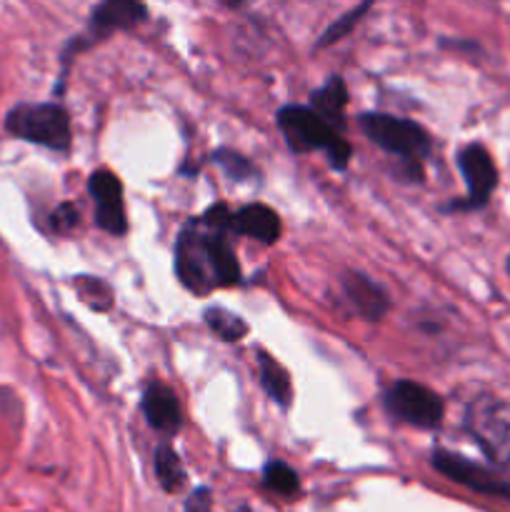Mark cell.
Wrapping results in <instances>:
<instances>
[{"label":"cell","mask_w":510,"mask_h":512,"mask_svg":"<svg viewBox=\"0 0 510 512\" xmlns=\"http://www.w3.org/2000/svg\"><path fill=\"white\" fill-rule=\"evenodd\" d=\"M275 120H278V128L290 150L295 153L323 150L335 170L348 168L350 155H353L350 143L340 135V130L325 123L310 105H285L278 110Z\"/></svg>","instance_id":"1"},{"label":"cell","mask_w":510,"mask_h":512,"mask_svg":"<svg viewBox=\"0 0 510 512\" xmlns=\"http://www.w3.org/2000/svg\"><path fill=\"white\" fill-rule=\"evenodd\" d=\"M360 130L373 140L385 153L395 155L413 168V175L420 180V165L433 150V140L425 133L423 125L408 118H395L388 113H363L360 115Z\"/></svg>","instance_id":"2"},{"label":"cell","mask_w":510,"mask_h":512,"mask_svg":"<svg viewBox=\"0 0 510 512\" xmlns=\"http://www.w3.org/2000/svg\"><path fill=\"white\" fill-rule=\"evenodd\" d=\"M5 130L13 138L65 153L73 143L70 115L58 103H20L5 115Z\"/></svg>","instance_id":"3"},{"label":"cell","mask_w":510,"mask_h":512,"mask_svg":"<svg viewBox=\"0 0 510 512\" xmlns=\"http://www.w3.org/2000/svg\"><path fill=\"white\" fill-rule=\"evenodd\" d=\"M383 403L398 423L413 425L420 430H433L443 423V398L413 380H398L390 385L383 395Z\"/></svg>","instance_id":"4"},{"label":"cell","mask_w":510,"mask_h":512,"mask_svg":"<svg viewBox=\"0 0 510 512\" xmlns=\"http://www.w3.org/2000/svg\"><path fill=\"white\" fill-rule=\"evenodd\" d=\"M433 468L440 475H445L453 483L465 485L468 490L483 495H498V498H510V475H505V468H485V465L473 463L450 450H435L430 458Z\"/></svg>","instance_id":"5"},{"label":"cell","mask_w":510,"mask_h":512,"mask_svg":"<svg viewBox=\"0 0 510 512\" xmlns=\"http://www.w3.org/2000/svg\"><path fill=\"white\" fill-rule=\"evenodd\" d=\"M175 273H178L180 283L195 295H208L210 290L218 288L210 270L208 250H205L203 230L200 223H188L183 233L178 235L175 243Z\"/></svg>","instance_id":"6"},{"label":"cell","mask_w":510,"mask_h":512,"mask_svg":"<svg viewBox=\"0 0 510 512\" xmlns=\"http://www.w3.org/2000/svg\"><path fill=\"white\" fill-rule=\"evenodd\" d=\"M468 428L498 468L510 470V410L483 400L470 410Z\"/></svg>","instance_id":"7"},{"label":"cell","mask_w":510,"mask_h":512,"mask_svg":"<svg viewBox=\"0 0 510 512\" xmlns=\"http://www.w3.org/2000/svg\"><path fill=\"white\" fill-rule=\"evenodd\" d=\"M145 15L148 13H145V5L140 3V0H103V3L93 10V15H90L88 33H85L83 38L73 40L70 53H73V50L78 53V50L90 48L93 43H100V40H105L110 33H115V30L135 28L138 23H143ZM70 53H65V58H68Z\"/></svg>","instance_id":"8"},{"label":"cell","mask_w":510,"mask_h":512,"mask_svg":"<svg viewBox=\"0 0 510 512\" xmlns=\"http://www.w3.org/2000/svg\"><path fill=\"white\" fill-rule=\"evenodd\" d=\"M88 193L95 205V225L108 235L128 233V215H125L123 183L110 170H95L88 178Z\"/></svg>","instance_id":"9"},{"label":"cell","mask_w":510,"mask_h":512,"mask_svg":"<svg viewBox=\"0 0 510 512\" xmlns=\"http://www.w3.org/2000/svg\"><path fill=\"white\" fill-rule=\"evenodd\" d=\"M458 168L463 173L465 185H468V198L463 203H453V208L473 210L488 203L495 185H498V170H495V163L488 150L483 145H468V148L458 153Z\"/></svg>","instance_id":"10"},{"label":"cell","mask_w":510,"mask_h":512,"mask_svg":"<svg viewBox=\"0 0 510 512\" xmlns=\"http://www.w3.org/2000/svg\"><path fill=\"white\" fill-rule=\"evenodd\" d=\"M140 410H143L150 428H153L155 433L165 435V438H173V435H178V430L183 428V408H180L178 395H175V390H170L165 383H158V380L143 390Z\"/></svg>","instance_id":"11"},{"label":"cell","mask_w":510,"mask_h":512,"mask_svg":"<svg viewBox=\"0 0 510 512\" xmlns=\"http://www.w3.org/2000/svg\"><path fill=\"white\" fill-rule=\"evenodd\" d=\"M343 293L355 310L365 320H380L390 310V298L375 280L363 273H345L343 275Z\"/></svg>","instance_id":"12"},{"label":"cell","mask_w":510,"mask_h":512,"mask_svg":"<svg viewBox=\"0 0 510 512\" xmlns=\"http://www.w3.org/2000/svg\"><path fill=\"white\" fill-rule=\"evenodd\" d=\"M233 233L248 235V238L260 240V243L273 245L278 243L280 233H283V223H280V215L273 208L263 203H253L233 213Z\"/></svg>","instance_id":"13"},{"label":"cell","mask_w":510,"mask_h":512,"mask_svg":"<svg viewBox=\"0 0 510 512\" xmlns=\"http://www.w3.org/2000/svg\"><path fill=\"white\" fill-rule=\"evenodd\" d=\"M200 223V220H198ZM200 230H203L205 250H208L210 270H213V278L218 288H225V285L240 283V265L238 258H235L233 248L228 243V235L223 230H210L200 223Z\"/></svg>","instance_id":"14"},{"label":"cell","mask_w":510,"mask_h":512,"mask_svg":"<svg viewBox=\"0 0 510 512\" xmlns=\"http://www.w3.org/2000/svg\"><path fill=\"white\" fill-rule=\"evenodd\" d=\"M345 105H348V88L338 75H333L323 88L310 95V108L335 130L345 128Z\"/></svg>","instance_id":"15"},{"label":"cell","mask_w":510,"mask_h":512,"mask_svg":"<svg viewBox=\"0 0 510 512\" xmlns=\"http://www.w3.org/2000/svg\"><path fill=\"white\" fill-rule=\"evenodd\" d=\"M258 375L268 398L280 408H290V403H293V383H290L288 370L278 360L270 358L265 350L258 353Z\"/></svg>","instance_id":"16"},{"label":"cell","mask_w":510,"mask_h":512,"mask_svg":"<svg viewBox=\"0 0 510 512\" xmlns=\"http://www.w3.org/2000/svg\"><path fill=\"white\" fill-rule=\"evenodd\" d=\"M153 468H155V478H158L160 488H163L165 493H178V490L185 485V480H188L178 453H175L168 443H160L158 448H155Z\"/></svg>","instance_id":"17"},{"label":"cell","mask_w":510,"mask_h":512,"mask_svg":"<svg viewBox=\"0 0 510 512\" xmlns=\"http://www.w3.org/2000/svg\"><path fill=\"white\" fill-rule=\"evenodd\" d=\"M203 318L205 325H208L220 340H225V343H238V340H243L245 335H248V323H245L240 315L230 313V310L225 308H218V305L205 310Z\"/></svg>","instance_id":"18"},{"label":"cell","mask_w":510,"mask_h":512,"mask_svg":"<svg viewBox=\"0 0 510 512\" xmlns=\"http://www.w3.org/2000/svg\"><path fill=\"white\" fill-rule=\"evenodd\" d=\"M263 485L268 490H273V493L290 498V495H295L300 490V478L288 463H283V460H270L263 468Z\"/></svg>","instance_id":"19"},{"label":"cell","mask_w":510,"mask_h":512,"mask_svg":"<svg viewBox=\"0 0 510 512\" xmlns=\"http://www.w3.org/2000/svg\"><path fill=\"white\" fill-rule=\"evenodd\" d=\"M75 283H78V290L85 298V303L93 310L113 308V290H110V285L105 283V280L93 278V275H80Z\"/></svg>","instance_id":"20"},{"label":"cell","mask_w":510,"mask_h":512,"mask_svg":"<svg viewBox=\"0 0 510 512\" xmlns=\"http://www.w3.org/2000/svg\"><path fill=\"white\" fill-rule=\"evenodd\" d=\"M213 163H218L220 168H223V173L228 175V178L233 180H250L258 175V170H255V165L250 163L248 158H243L240 153H235V150H228V148H220L213 153Z\"/></svg>","instance_id":"21"},{"label":"cell","mask_w":510,"mask_h":512,"mask_svg":"<svg viewBox=\"0 0 510 512\" xmlns=\"http://www.w3.org/2000/svg\"><path fill=\"white\" fill-rule=\"evenodd\" d=\"M368 5H370V0H365L363 5H358V8L350 10L348 15H343V18H340V20H335V23L330 25L328 30H325L323 38L318 40V48H325V45H330V43H335V40L345 38V35H348L350 30L355 28V23H358V20L363 18L365 10H368Z\"/></svg>","instance_id":"22"},{"label":"cell","mask_w":510,"mask_h":512,"mask_svg":"<svg viewBox=\"0 0 510 512\" xmlns=\"http://www.w3.org/2000/svg\"><path fill=\"white\" fill-rule=\"evenodd\" d=\"M78 225V208L73 203H63L53 213V228L58 233H70Z\"/></svg>","instance_id":"23"},{"label":"cell","mask_w":510,"mask_h":512,"mask_svg":"<svg viewBox=\"0 0 510 512\" xmlns=\"http://www.w3.org/2000/svg\"><path fill=\"white\" fill-rule=\"evenodd\" d=\"M185 512H213V493L210 488H195L185 500Z\"/></svg>","instance_id":"24"},{"label":"cell","mask_w":510,"mask_h":512,"mask_svg":"<svg viewBox=\"0 0 510 512\" xmlns=\"http://www.w3.org/2000/svg\"><path fill=\"white\" fill-rule=\"evenodd\" d=\"M235 512H253V510H248V508H240V510H235Z\"/></svg>","instance_id":"25"},{"label":"cell","mask_w":510,"mask_h":512,"mask_svg":"<svg viewBox=\"0 0 510 512\" xmlns=\"http://www.w3.org/2000/svg\"><path fill=\"white\" fill-rule=\"evenodd\" d=\"M508 273H510V258H508Z\"/></svg>","instance_id":"26"}]
</instances>
